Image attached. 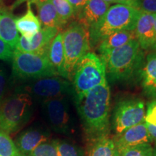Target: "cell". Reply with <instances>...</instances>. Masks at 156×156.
Returning a JSON list of instances; mask_svg holds the SVG:
<instances>
[{"mask_svg":"<svg viewBox=\"0 0 156 156\" xmlns=\"http://www.w3.org/2000/svg\"><path fill=\"white\" fill-rule=\"evenodd\" d=\"M145 105L140 98H127L119 102L114 108L112 125L116 134L144 121Z\"/></svg>","mask_w":156,"mask_h":156,"instance_id":"10","label":"cell"},{"mask_svg":"<svg viewBox=\"0 0 156 156\" xmlns=\"http://www.w3.org/2000/svg\"><path fill=\"white\" fill-rule=\"evenodd\" d=\"M26 1L28 2V1H29V0H16V1L13 3V5L11 7L10 9L11 10H14L15 9H16L17 7H18L20 5H21L23 2H26Z\"/></svg>","mask_w":156,"mask_h":156,"instance_id":"34","label":"cell"},{"mask_svg":"<svg viewBox=\"0 0 156 156\" xmlns=\"http://www.w3.org/2000/svg\"><path fill=\"white\" fill-rule=\"evenodd\" d=\"M29 156H58L54 141L44 142L38 146Z\"/></svg>","mask_w":156,"mask_h":156,"instance_id":"28","label":"cell"},{"mask_svg":"<svg viewBox=\"0 0 156 156\" xmlns=\"http://www.w3.org/2000/svg\"><path fill=\"white\" fill-rule=\"evenodd\" d=\"M44 115L49 125L57 133L71 135L75 132V123L67 96H62L42 102Z\"/></svg>","mask_w":156,"mask_h":156,"instance_id":"9","label":"cell"},{"mask_svg":"<svg viewBox=\"0 0 156 156\" xmlns=\"http://www.w3.org/2000/svg\"><path fill=\"white\" fill-rule=\"evenodd\" d=\"M15 92L28 94L33 100L45 101L73 95L71 82L60 76L39 78L17 86Z\"/></svg>","mask_w":156,"mask_h":156,"instance_id":"8","label":"cell"},{"mask_svg":"<svg viewBox=\"0 0 156 156\" xmlns=\"http://www.w3.org/2000/svg\"><path fill=\"white\" fill-rule=\"evenodd\" d=\"M58 32L59 30L55 28H43L30 40L20 36L15 50L25 53L47 54L51 43Z\"/></svg>","mask_w":156,"mask_h":156,"instance_id":"11","label":"cell"},{"mask_svg":"<svg viewBox=\"0 0 156 156\" xmlns=\"http://www.w3.org/2000/svg\"><path fill=\"white\" fill-rule=\"evenodd\" d=\"M62 23L65 26L73 17H75V11L67 0H51Z\"/></svg>","mask_w":156,"mask_h":156,"instance_id":"24","label":"cell"},{"mask_svg":"<svg viewBox=\"0 0 156 156\" xmlns=\"http://www.w3.org/2000/svg\"><path fill=\"white\" fill-rule=\"evenodd\" d=\"M143 122L152 141L156 142V99L147 104Z\"/></svg>","mask_w":156,"mask_h":156,"instance_id":"23","label":"cell"},{"mask_svg":"<svg viewBox=\"0 0 156 156\" xmlns=\"http://www.w3.org/2000/svg\"><path fill=\"white\" fill-rule=\"evenodd\" d=\"M13 51L7 43L0 38V60L11 62L13 56Z\"/></svg>","mask_w":156,"mask_h":156,"instance_id":"30","label":"cell"},{"mask_svg":"<svg viewBox=\"0 0 156 156\" xmlns=\"http://www.w3.org/2000/svg\"><path fill=\"white\" fill-rule=\"evenodd\" d=\"M155 15L141 12L136 21L134 34L142 50H153L154 44V23Z\"/></svg>","mask_w":156,"mask_h":156,"instance_id":"14","label":"cell"},{"mask_svg":"<svg viewBox=\"0 0 156 156\" xmlns=\"http://www.w3.org/2000/svg\"><path fill=\"white\" fill-rule=\"evenodd\" d=\"M111 93L108 80L75 100L77 112L87 137L93 142L108 136Z\"/></svg>","mask_w":156,"mask_h":156,"instance_id":"1","label":"cell"},{"mask_svg":"<svg viewBox=\"0 0 156 156\" xmlns=\"http://www.w3.org/2000/svg\"><path fill=\"white\" fill-rule=\"evenodd\" d=\"M0 156H23L9 134L0 132Z\"/></svg>","mask_w":156,"mask_h":156,"instance_id":"25","label":"cell"},{"mask_svg":"<svg viewBox=\"0 0 156 156\" xmlns=\"http://www.w3.org/2000/svg\"><path fill=\"white\" fill-rule=\"evenodd\" d=\"M38 19L43 28H55L58 30L63 28L64 25L57 14L51 0L36 4Z\"/></svg>","mask_w":156,"mask_h":156,"instance_id":"20","label":"cell"},{"mask_svg":"<svg viewBox=\"0 0 156 156\" xmlns=\"http://www.w3.org/2000/svg\"><path fill=\"white\" fill-rule=\"evenodd\" d=\"M140 13L133 7L116 4L109 7L106 14L89 29L90 47H97L106 37L122 30H134Z\"/></svg>","mask_w":156,"mask_h":156,"instance_id":"3","label":"cell"},{"mask_svg":"<svg viewBox=\"0 0 156 156\" xmlns=\"http://www.w3.org/2000/svg\"><path fill=\"white\" fill-rule=\"evenodd\" d=\"M117 4H121V5H125L133 7L135 8L136 6V0H116Z\"/></svg>","mask_w":156,"mask_h":156,"instance_id":"33","label":"cell"},{"mask_svg":"<svg viewBox=\"0 0 156 156\" xmlns=\"http://www.w3.org/2000/svg\"><path fill=\"white\" fill-rule=\"evenodd\" d=\"M141 86L146 96L156 99V52L149 54L140 73Z\"/></svg>","mask_w":156,"mask_h":156,"instance_id":"15","label":"cell"},{"mask_svg":"<svg viewBox=\"0 0 156 156\" xmlns=\"http://www.w3.org/2000/svg\"><path fill=\"white\" fill-rule=\"evenodd\" d=\"M47 56L50 64L57 73V75L64 77V54L62 33L58 32L51 43Z\"/></svg>","mask_w":156,"mask_h":156,"instance_id":"21","label":"cell"},{"mask_svg":"<svg viewBox=\"0 0 156 156\" xmlns=\"http://www.w3.org/2000/svg\"><path fill=\"white\" fill-rule=\"evenodd\" d=\"M15 17L10 11L0 8V38L7 43L13 51L20 38L15 24Z\"/></svg>","mask_w":156,"mask_h":156,"instance_id":"17","label":"cell"},{"mask_svg":"<svg viewBox=\"0 0 156 156\" xmlns=\"http://www.w3.org/2000/svg\"><path fill=\"white\" fill-rule=\"evenodd\" d=\"M46 1H47V0H29L28 2H29L30 4H35V5H36V4L44 2Z\"/></svg>","mask_w":156,"mask_h":156,"instance_id":"36","label":"cell"},{"mask_svg":"<svg viewBox=\"0 0 156 156\" xmlns=\"http://www.w3.org/2000/svg\"><path fill=\"white\" fill-rule=\"evenodd\" d=\"M135 8L141 12L156 15V0H136Z\"/></svg>","mask_w":156,"mask_h":156,"instance_id":"29","label":"cell"},{"mask_svg":"<svg viewBox=\"0 0 156 156\" xmlns=\"http://www.w3.org/2000/svg\"><path fill=\"white\" fill-rule=\"evenodd\" d=\"M155 147L151 144H143L125 149L119 156H153Z\"/></svg>","mask_w":156,"mask_h":156,"instance_id":"26","label":"cell"},{"mask_svg":"<svg viewBox=\"0 0 156 156\" xmlns=\"http://www.w3.org/2000/svg\"><path fill=\"white\" fill-rule=\"evenodd\" d=\"M33 111V98L27 93L15 92L5 98L0 102V132H17L29 122Z\"/></svg>","mask_w":156,"mask_h":156,"instance_id":"5","label":"cell"},{"mask_svg":"<svg viewBox=\"0 0 156 156\" xmlns=\"http://www.w3.org/2000/svg\"><path fill=\"white\" fill-rule=\"evenodd\" d=\"M48 132L41 127H31L17 136L15 145L23 156H29L36 148L48 139Z\"/></svg>","mask_w":156,"mask_h":156,"instance_id":"13","label":"cell"},{"mask_svg":"<svg viewBox=\"0 0 156 156\" xmlns=\"http://www.w3.org/2000/svg\"><path fill=\"white\" fill-rule=\"evenodd\" d=\"M101 58L106 67L107 80L112 83L129 82L139 77L145 60V52L136 39Z\"/></svg>","mask_w":156,"mask_h":156,"instance_id":"2","label":"cell"},{"mask_svg":"<svg viewBox=\"0 0 156 156\" xmlns=\"http://www.w3.org/2000/svg\"><path fill=\"white\" fill-rule=\"evenodd\" d=\"M153 50H156V15L155 17V23H154V44Z\"/></svg>","mask_w":156,"mask_h":156,"instance_id":"35","label":"cell"},{"mask_svg":"<svg viewBox=\"0 0 156 156\" xmlns=\"http://www.w3.org/2000/svg\"><path fill=\"white\" fill-rule=\"evenodd\" d=\"M47 54L25 53L15 50L12 58V77L17 80L28 81L58 76L50 64Z\"/></svg>","mask_w":156,"mask_h":156,"instance_id":"7","label":"cell"},{"mask_svg":"<svg viewBox=\"0 0 156 156\" xmlns=\"http://www.w3.org/2000/svg\"><path fill=\"white\" fill-rule=\"evenodd\" d=\"M103 1L108 3L109 5H110V4H112V3H116V0H103Z\"/></svg>","mask_w":156,"mask_h":156,"instance_id":"37","label":"cell"},{"mask_svg":"<svg viewBox=\"0 0 156 156\" xmlns=\"http://www.w3.org/2000/svg\"><path fill=\"white\" fill-rule=\"evenodd\" d=\"M3 2H4V0H0V8H2Z\"/></svg>","mask_w":156,"mask_h":156,"instance_id":"38","label":"cell"},{"mask_svg":"<svg viewBox=\"0 0 156 156\" xmlns=\"http://www.w3.org/2000/svg\"><path fill=\"white\" fill-rule=\"evenodd\" d=\"M17 30L22 36L30 40L41 29V24L31 8V4L27 3L26 12L15 19Z\"/></svg>","mask_w":156,"mask_h":156,"instance_id":"18","label":"cell"},{"mask_svg":"<svg viewBox=\"0 0 156 156\" xmlns=\"http://www.w3.org/2000/svg\"><path fill=\"white\" fill-rule=\"evenodd\" d=\"M7 85H8V80H7V73L4 68L0 67V102L5 98Z\"/></svg>","mask_w":156,"mask_h":156,"instance_id":"31","label":"cell"},{"mask_svg":"<svg viewBox=\"0 0 156 156\" xmlns=\"http://www.w3.org/2000/svg\"><path fill=\"white\" fill-rule=\"evenodd\" d=\"M58 156H80L77 147L63 140H54Z\"/></svg>","mask_w":156,"mask_h":156,"instance_id":"27","label":"cell"},{"mask_svg":"<svg viewBox=\"0 0 156 156\" xmlns=\"http://www.w3.org/2000/svg\"><path fill=\"white\" fill-rule=\"evenodd\" d=\"M136 39L134 30H122L114 33L106 37L97 46L101 57L106 56L115 48L124 46Z\"/></svg>","mask_w":156,"mask_h":156,"instance_id":"19","label":"cell"},{"mask_svg":"<svg viewBox=\"0 0 156 156\" xmlns=\"http://www.w3.org/2000/svg\"><path fill=\"white\" fill-rule=\"evenodd\" d=\"M113 140L115 146V156H119L127 148L151 144L153 142L144 122L127 129L122 134H117L116 139Z\"/></svg>","mask_w":156,"mask_h":156,"instance_id":"12","label":"cell"},{"mask_svg":"<svg viewBox=\"0 0 156 156\" xmlns=\"http://www.w3.org/2000/svg\"><path fill=\"white\" fill-rule=\"evenodd\" d=\"M106 80V67L102 58L93 52L87 53L77 62L72 76L74 100L81 98Z\"/></svg>","mask_w":156,"mask_h":156,"instance_id":"4","label":"cell"},{"mask_svg":"<svg viewBox=\"0 0 156 156\" xmlns=\"http://www.w3.org/2000/svg\"><path fill=\"white\" fill-rule=\"evenodd\" d=\"M153 156H156V147H155V152H154V155Z\"/></svg>","mask_w":156,"mask_h":156,"instance_id":"39","label":"cell"},{"mask_svg":"<svg viewBox=\"0 0 156 156\" xmlns=\"http://www.w3.org/2000/svg\"><path fill=\"white\" fill-rule=\"evenodd\" d=\"M67 1L70 4V5L73 7L74 11H75V17H77L82 9L88 2L89 0H67Z\"/></svg>","mask_w":156,"mask_h":156,"instance_id":"32","label":"cell"},{"mask_svg":"<svg viewBox=\"0 0 156 156\" xmlns=\"http://www.w3.org/2000/svg\"><path fill=\"white\" fill-rule=\"evenodd\" d=\"M110 5L103 0H89L76 17L77 22L90 29L106 14Z\"/></svg>","mask_w":156,"mask_h":156,"instance_id":"16","label":"cell"},{"mask_svg":"<svg viewBox=\"0 0 156 156\" xmlns=\"http://www.w3.org/2000/svg\"><path fill=\"white\" fill-rule=\"evenodd\" d=\"M64 54V78L71 82L73 72L80 59L90 52L89 29L73 21L62 33Z\"/></svg>","mask_w":156,"mask_h":156,"instance_id":"6","label":"cell"},{"mask_svg":"<svg viewBox=\"0 0 156 156\" xmlns=\"http://www.w3.org/2000/svg\"><path fill=\"white\" fill-rule=\"evenodd\" d=\"M89 156H115L114 140L106 136L94 142Z\"/></svg>","mask_w":156,"mask_h":156,"instance_id":"22","label":"cell"}]
</instances>
